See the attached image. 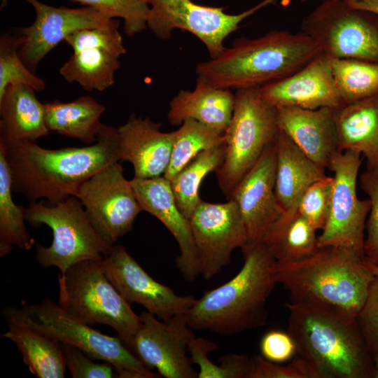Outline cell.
<instances>
[{"instance_id":"obj_1","label":"cell","mask_w":378,"mask_h":378,"mask_svg":"<svg viewBox=\"0 0 378 378\" xmlns=\"http://www.w3.org/2000/svg\"><path fill=\"white\" fill-rule=\"evenodd\" d=\"M5 151L13 191L22 193L29 202L45 199L50 204L75 196L94 174L121 162L117 128L103 123L91 145L48 149L27 141Z\"/></svg>"},{"instance_id":"obj_2","label":"cell","mask_w":378,"mask_h":378,"mask_svg":"<svg viewBox=\"0 0 378 378\" xmlns=\"http://www.w3.org/2000/svg\"><path fill=\"white\" fill-rule=\"evenodd\" d=\"M288 331L313 378H372L373 361L354 314L328 304L290 302Z\"/></svg>"},{"instance_id":"obj_3","label":"cell","mask_w":378,"mask_h":378,"mask_svg":"<svg viewBox=\"0 0 378 378\" xmlns=\"http://www.w3.org/2000/svg\"><path fill=\"white\" fill-rule=\"evenodd\" d=\"M241 249L244 263L240 271L204 292L186 313L192 330L230 336L265 325L267 300L277 284L275 259L263 241L247 242Z\"/></svg>"},{"instance_id":"obj_4","label":"cell","mask_w":378,"mask_h":378,"mask_svg":"<svg viewBox=\"0 0 378 378\" xmlns=\"http://www.w3.org/2000/svg\"><path fill=\"white\" fill-rule=\"evenodd\" d=\"M321 52L302 31L272 30L256 38L236 40L217 57L199 63L195 72L219 88H259L293 74Z\"/></svg>"},{"instance_id":"obj_5","label":"cell","mask_w":378,"mask_h":378,"mask_svg":"<svg viewBox=\"0 0 378 378\" xmlns=\"http://www.w3.org/2000/svg\"><path fill=\"white\" fill-rule=\"evenodd\" d=\"M274 275L290 302H316L355 316L362 308L374 275L364 255L343 246H324L307 258L274 262Z\"/></svg>"},{"instance_id":"obj_6","label":"cell","mask_w":378,"mask_h":378,"mask_svg":"<svg viewBox=\"0 0 378 378\" xmlns=\"http://www.w3.org/2000/svg\"><path fill=\"white\" fill-rule=\"evenodd\" d=\"M279 131L276 108L260 96L258 88L236 90L232 116L224 132L225 158L215 172L227 200Z\"/></svg>"},{"instance_id":"obj_7","label":"cell","mask_w":378,"mask_h":378,"mask_svg":"<svg viewBox=\"0 0 378 378\" xmlns=\"http://www.w3.org/2000/svg\"><path fill=\"white\" fill-rule=\"evenodd\" d=\"M58 304L88 324L111 327L127 345L141 326V319L104 274L100 260L71 265L58 276Z\"/></svg>"},{"instance_id":"obj_8","label":"cell","mask_w":378,"mask_h":378,"mask_svg":"<svg viewBox=\"0 0 378 378\" xmlns=\"http://www.w3.org/2000/svg\"><path fill=\"white\" fill-rule=\"evenodd\" d=\"M32 202L26 208L25 220L38 227L44 224L52 232L51 244L36 246V260L43 268L56 267L63 276L74 264L86 260H102L113 246L96 232L80 200L70 196L57 204Z\"/></svg>"},{"instance_id":"obj_9","label":"cell","mask_w":378,"mask_h":378,"mask_svg":"<svg viewBox=\"0 0 378 378\" xmlns=\"http://www.w3.org/2000/svg\"><path fill=\"white\" fill-rule=\"evenodd\" d=\"M31 323L62 343L77 347L92 359L112 365L116 377L153 378L158 374L144 365L118 337H111L69 314L58 303L46 298L24 304Z\"/></svg>"},{"instance_id":"obj_10","label":"cell","mask_w":378,"mask_h":378,"mask_svg":"<svg viewBox=\"0 0 378 378\" xmlns=\"http://www.w3.org/2000/svg\"><path fill=\"white\" fill-rule=\"evenodd\" d=\"M300 27L332 58L378 63V15L373 12L344 0H324L303 18Z\"/></svg>"},{"instance_id":"obj_11","label":"cell","mask_w":378,"mask_h":378,"mask_svg":"<svg viewBox=\"0 0 378 378\" xmlns=\"http://www.w3.org/2000/svg\"><path fill=\"white\" fill-rule=\"evenodd\" d=\"M147 1L150 6L147 27L158 38H169L176 29L188 31L203 43L214 59L225 50V39L244 19L276 0H263L235 15L225 13L224 8L200 5L192 0Z\"/></svg>"},{"instance_id":"obj_12","label":"cell","mask_w":378,"mask_h":378,"mask_svg":"<svg viewBox=\"0 0 378 378\" xmlns=\"http://www.w3.org/2000/svg\"><path fill=\"white\" fill-rule=\"evenodd\" d=\"M361 162V155L354 150H337L329 160L328 168L334 174L331 204L327 223L318 236L319 248L343 246L363 254L370 201L357 195Z\"/></svg>"},{"instance_id":"obj_13","label":"cell","mask_w":378,"mask_h":378,"mask_svg":"<svg viewBox=\"0 0 378 378\" xmlns=\"http://www.w3.org/2000/svg\"><path fill=\"white\" fill-rule=\"evenodd\" d=\"M75 197L82 202L96 232L110 246L130 232L142 209L121 162L112 163L86 181Z\"/></svg>"},{"instance_id":"obj_14","label":"cell","mask_w":378,"mask_h":378,"mask_svg":"<svg viewBox=\"0 0 378 378\" xmlns=\"http://www.w3.org/2000/svg\"><path fill=\"white\" fill-rule=\"evenodd\" d=\"M199 275L209 280L230 264L231 255L248 242L246 226L233 200L225 203L201 200L189 218Z\"/></svg>"},{"instance_id":"obj_15","label":"cell","mask_w":378,"mask_h":378,"mask_svg":"<svg viewBox=\"0 0 378 378\" xmlns=\"http://www.w3.org/2000/svg\"><path fill=\"white\" fill-rule=\"evenodd\" d=\"M141 326L126 345L150 370L166 378L198 377L188 357V344L195 337L186 313L162 321L147 311L140 315Z\"/></svg>"},{"instance_id":"obj_16","label":"cell","mask_w":378,"mask_h":378,"mask_svg":"<svg viewBox=\"0 0 378 378\" xmlns=\"http://www.w3.org/2000/svg\"><path fill=\"white\" fill-rule=\"evenodd\" d=\"M100 265L110 282L130 304L143 306L162 321L187 313L197 299L177 295L170 287L153 279L128 253L125 247L114 244L100 260Z\"/></svg>"},{"instance_id":"obj_17","label":"cell","mask_w":378,"mask_h":378,"mask_svg":"<svg viewBox=\"0 0 378 378\" xmlns=\"http://www.w3.org/2000/svg\"><path fill=\"white\" fill-rule=\"evenodd\" d=\"M24 1L33 6L35 20L29 27L15 29L24 37L19 55L34 74L42 59L71 34L85 28L107 26L116 20L89 6L70 8L51 6L38 0Z\"/></svg>"},{"instance_id":"obj_18","label":"cell","mask_w":378,"mask_h":378,"mask_svg":"<svg viewBox=\"0 0 378 378\" xmlns=\"http://www.w3.org/2000/svg\"><path fill=\"white\" fill-rule=\"evenodd\" d=\"M274 141L266 148L257 162L240 181L230 198L236 202L240 211L247 232L248 242L263 241L284 214L274 191Z\"/></svg>"},{"instance_id":"obj_19","label":"cell","mask_w":378,"mask_h":378,"mask_svg":"<svg viewBox=\"0 0 378 378\" xmlns=\"http://www.w3.org/2000/svg\"><path fill=\"white\" fill-rule=\"evenodd\" d=\"M331 60V57L321 52L293 74L259 87V93L276 108H336L343 104L333 76Z\"/></svg>"},{"instance_id":"obj_20","label":"cell","mask_w":378,"mask_h":378,"mask_svg":"<svg viewBox=\"0 0 378 378\" xmlns=\"http://www.w3.org/2000/svg\"><path fill=\"white\" fill-rule=\"evenodd\" d=\"M142 209L157 218L176 241L180 253L176 265L188 281L199 275L196 248L189 220L179 210L170 181L163 176L130 181Z\"/></svg>"},{"instance_id":"obj_21","label":"cell","mask_w":378,"mask_h":378,"mask_svg":"<svg viewBox=\"0 0 378 378\" xmlns=\"http://www.w3.org/2000/svg\"><path fill=\"white\" fill-rule=\"evenodd\" d=\"M162 123L149 117L132 113L118 128L121 162L134 167V178H149L164 175L169 163L174 132L161 131Z\"/></svg>"},{"instance_id":"obj_22","label":"cell","mask_w":378,"mask_h":378,"mask_svg":"<svg viewBox=\"0 0 378 378\" xmlns=\"http://www.w3.org/2000/svg\"><path fill=\"white\" fill-rule=\"evenodd\" d=\"M333 108L307 109L276 108L277 122L296 146L319 167L328 168L332 155L339 150Z\"/></svg>"},{"instance_id":"obj_23","label":"cell","mask_w":378,"mask_h":378,"mask_svg":"<svg viewBox=\"0 0 378 378\" xmlns=\"http://www.w3.org/2000/svg\"><path fill=\"white\" fill-rule=\"evenodd\" d=\"M2 315L8 329L1 337L15 344L31 374L38 378L65 377L62 342L36 327L22 307H5Z\"/></svg>"},{"instance_id":"obj_24","label":"cell","mask_w":378,"mask_h":378,"mask_svg":"<svg viewBox=\"0 0 378 378\" xmlns=\"http://www.w3.org/2000/svg\"><path fill=\"white\" fill-rule=\"evenodd\" d=\"M36 92L28 85L15 83L0 96V146L6 149L49 134L44 104Z\"/></svg>"},{"instance_id":"obj_25","label":"cell","mask_w":378,"mask_h":378,"mask_svg":"<svg viewBox=\"0 0 378 378\" xmlns=\"http://www.w3.org/2000/svg\"><path fill=\"white\" fill-rule=\"evenodd\" d=\"M234 107V93L230 89L213 86L197 77L193 90H180L169 102L167 118L173 125L194 120L224 134Z\"/></svg>"},{"instance_id":"obj_26","label":"cell","mask_w":378,"mask_h":378,"mask_svg":"<svg viewBox=\"0 0 378 378\" xmlns=\"http://www.w3.org/2000/svg\"><path fill=\"white\" fill-rule=\"evenodd\" d=\"M274 144L275 195L284 213L289 212L296 209L305 190L326 174L280 129Z\"/></svg>"},{"instance_id":"obj_27","label":"cell","mask_w":378,"mask_h":378,"mask_svg":"<svg viewBox=\"0 0 378 378\" xmlns=\"http://www.w3.org/2000/svg\"><path fill=\"white\" fill-rule=\"evenodd\" d=\"M340 151L354 150L378 168V95L343 104L335 109Z\"/></svg>"},{"instance_id":"obj_28","label":"cell","mask_w":378,"mask_h":378,"mask_svg":"<svg viewBox=\"0 0 378 378\" xmlns=\"http://www.w3.org/2000/svg\"><path fill=\"white\" fill-rule=\"evenodd\" d=\"M44 108L50 132L78 139L86 145L96 142L106 107L92 96L85 95L69 102L55 100L45 103Z\"/></svg>"},{"instance_id":"obj_29","label":"cell","mask_w":378,"mask_h":378,"mask_svg":"<svg viewBox=\"0 0 378 378\" xmlns=\"http://www.w3.org/2000/svg\"><path fill=\"white\" fill-rule=\"evenodd\" d=\"M316 231L295 209L282 215L263 242L276 261H299L319 248Z\"/></svg>"},{"instance_id":"obj_30","label":"cell","mask_w":378,"mask_h":378,"mask_svg":"<svg viewBox=\"0 0 378 378\" xmlns=\"http://www.w3.org/2000/svg\"><path fill=\"white\" fill-rule=\"evenodd\" d=\"M120 67L119 57L99 47H89L74 53L60 67V75L68 83H77L85 90L103 91L115 82Z\"/></svg>"},{"instance_id":"obj_31","label":"cell","mask_w":378,"mask_h":378,"mask_svg":"<svg viewBox=\"0 0 378 378\" xmlns=\"http://www.w3.org/2000/svg\"><path fill=\"white\" fill-rule=\"evenodd\" d=\"M12 178L6 158L5 148L0 146V256L10 253L13 247L28 251L35 243L25 225V211L12 197Z\"/></svg>"},{"instance_id":"obj_32","label":"cell","mask_w":378,"mask_h":378,"mask_svg":"<svg viewBox=\"0 0 378 378\" xmlns=\"http://www.w3.org/2000/svg\"><path fill=\"white\" fill-rule=\"evenodd\" d=\"M225 155V143L204 150L169 181L176 204L188 220L202 200L199 190L203 179L210 172L217 170Z\"/></svg>"},{"instance_id":"obj_33","label":"cell","mask_w":378,"mask_h":378,"mask_svg":"<svg viewBox=\"0 0 378 378\" xmlns=\"http://www.w3.org/2000/svg\"><path fill=\"white\" fill-rule=\"evenodd\" d=\"M224 143V134L194 120L184 121L174 131L171 158L163 176L171 181L200 153Z\"/></svg>"},{"instance_id":"obj_34","label":"cell","mask_w":378,"mask_h":378,"mask_svg":"<svg viewBox=\"0 0 378 378\" xmlns=\"http://www.w3.org/2000/svg\"><path fill=\"white\" fill-rule=\"evenodd\" d=\"M331 65L342 104L378 95V63L332 58Z\"/></svg>"},{"instance_id":"obj_35","label":"cell","mask_w":378,"mask_h":378,"mask_svg":"<svg viewBox=\"0 0 378 378\" xmlns=\"http://www.w3.org/2000/svg\"><path fill=\"white\" fill-rule=\"evenodd\" d=\"M23 41V36L15 29L1 35L0 96L8 85L15 83L28 85L36 92L46 88L44 80L31 71L19 55V49Z\"/></svg>"},{"instance_id":"obj_36","label":"cell","mask_w":378,"mask_h":378,"mask_svg":"<svg viewBox=\"0 0 378 378\" xmlns=\"http://www.w3.org/2000/svg\"><path fill=\"white\" fill-rule=\"evenodd\" d=\"M89 6L124 21V32L133 36L147 27L150 6L147 0H70Z\"/></svg>"},{"instance_id":"obj_37","label":"cell","mask_w":378,"mask_h":378,"mask_svg":"<svg viewBox=\"0 0 378 378\" xmlns=\"http://www.w3.org/2000/svg\"><path fill=\"white\" fill-rule=\"evenodd\" d=\"M333 178L326 176L312 183L303 192L296 210L316 230H322L328 219Z\"/></svg>"},{"instance_id":"obj_38","label":"cell","mask_w":378,"mask_h":378,"mask_svg":"<svg viewBox=\"0 0 378 378\" xmlns=\"http://www.w3.org/2000/svg\"><path fill=\"white\" fill-rule=\"evenodd\" d=\"M118 27L119 21L115 20L107 26L78 30L66 37L64 41L71 47L73 51L99 47L120 57L126 53V50Z\"/></svg>"},{"instance_id":"obj_39","label":"cell","mask_w":378,"mask_h":378,"mask_svg":"<svg viewBox=\"0 0 378 378\" xmlns=\"http://www.w3.org/2000/svg\"><path fill=\"white\" fill-rule=\"evenodd\" d=\"M360 186L370 201L365 224L364 258L378 267V168L366 169L360 176Z\"/></svg>"},{"instance_id":"obj_40","label":"cell","mask_w":378,"mask_h":378,"mask_svg":"<svg viewBox=\"0 0 378 378\" xmlns=\"http://www.w3.org/2000/svg\"><path fill=\"white\" fill-rule=\"evenodd\" d=\"M356 318L372 360L378 359V275H374Z\"/></svg>"},{"instance_id":"obj_41","label":"cell","mask_w":378,"mask_h":378,"mask_svg":"<svg viewBox=\"0 0 378 378\" xmlns=\"http://www.w3.org/2000/svg\"><path fill=\"white\" fill-rule=\"evenodd\" d=\"M62 347L66 369L73 378L116 377L114 368L110 363H95L80 349L71 344L62 343Z\"/></svg>"},{"instance_id":"obj_42","label":"cell","mask_w":378,"mask_h":378,"mask_svg":"<svg viewBox=\"0 0 378 378\" xmlns=\"http://www.w3.org/2000/svg\"><path fill=\"white\" fill-rule=\"evenodd\" d=\"M250 378H313V376L307 363L298 356L286 365L255 356Z\"/></svg>"},{"instance_id":"obj_43","label":"cell","mask_w":378,"mask_h":378,"mask_svg":"<svg viewBox=\"0 0 378 378\" xmlns=\"http://www.w3.org/2000/svg\"><path fill=\"white\" fill-rule=\"evenodd\" d=\"M262 356L276 363H283L297 356V346L287 330H271L262 337L260 343Z\"/></svg>"},{"instance_id":"obj_44","label":"cell","mask_w":378,"mask_h":378,"mask_svg":"<svg viewBox=\"0 0 378 378\" xmlns=\"http://www.w3.org/2000/svg\"><path fill=\"white\" fill-rule=\"evenodd\" d=\"M211 340L195 337L188 344V353L194 364L199 367L198 378H220L218 364L210 360L208 354L217 349Z\"/></svg>"},{"instance_id":"obj_45","label":"cell","mask_w":378,"mask_h":378,"mask_svg":"<svg viewBox=\"0 0 378 378\" xmlns=\"http://www.w3.org/2000/svg\"><path fill=\"white\" fill-rule=\"evenodd\" d=\"M352 8L369 10L378 15V0H344Z\"/></svg>"},{"instance_id":"obj_46","label":"cell","mask_w":378,"mask_h":378,"mask_svg":"<svg viewBox=\"0 0 378 378\" xmlns=\"http://www.w3.org/2000/svg\"><path fill=\"white\" fill-rule=\"evenodd\" d=\"M365 262H366V265H367L368 269L371 271V272L374 275H378V267L373 265V264H372V263H370V262L367 261L366 260H365Z\"/></svg>"},{"instance_id":"obj_47","label":"cell","mask_w":378,"mask_h":378,"mask_svg":"<svg viewBox=\"0 0 378 378\" xmlns=\"http://www.w3.org/2000/svg\"><path fill=\"white\" fill-rule=\"evenodd\" d=\"M6 1L7 0H2V2H1V8L2 9L4 6L6 4Z\"/></svg>"},{"instance_id":"obj_48","label":"cell","mask_w":378,"mask_h":378,"mask_svg":"<svg viewBox=\"0 0 378 378\" xmlns=\"http://www.w3.org/2000/svg\"><path fill=\"white\" fill-rule=\"evenodd\" d=\"M300 1H302V2H304V1H307V0H300Z\"/></svg>"}]
</instances>
